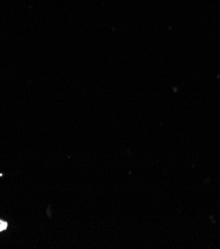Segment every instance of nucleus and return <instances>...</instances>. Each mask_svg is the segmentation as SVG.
<instances>
[{
	"label": "nucleus",
	"instance_id": "1",
	"mask_svg": "<svg viewBox=\"0 0 220 249\" xmlns=\"http://www.w3.org/2000/svg\"><path fill=\"white\" fill-rule=\"evenodd\" d=\"M7 228H8V223L6 221H4V220L0 219V232L7 230Z\"/></svg>",
	"mask_w": 220,
	"mask_h": 249
}]
</instances>
